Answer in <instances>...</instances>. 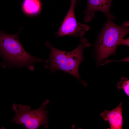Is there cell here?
Masks as SVG:
<instances>
[{"instance_id": "277c9868", "label": "cell", "mask_w": 129, "mask_h": 129, "mask_svg": "<svg viewBox=\"0 0 129 129\" xmlns=\"http://www.w3.org/2000/svg\"><path fill=\"white\" fill-rule=\"evenodd\" d=\"M49 102V100H46L39 108L33 110H31L28 105L14 103L12 111L16 114L11 122L20 124L27 129H37L41 125L46 129L49 123L47 117L48 112L47 110L46 105Z\"/></svg>"}, {"instance_id": "52a82bcc", "label": "cell", "mask_w": 129, "mask_h": 129, "mask_svg": "<svg viewBox=\"0 0 129 129\" xmlns=\"http://www.w3.org/2000/svg\"><path fill=\"white\" fill-rule=\"evenodd\" d=\"M122 104L121 102L118 106L112 110H105L101 113L100 115L103 119L105 121H108L109 123L110 128L108 129H123V109L121 108Z\"/></svg>"}, {"instance_id": "7a4b0ae2", "label": "cell", "mask_w": 129, "mask_h": 129, "mask_svg": "<svg viewBox=\"0 0 129 129\" xmlns=\"http://www.w3.org/2000/svg\"><path fill=\"white\" fill-rule=\"evenodd\" d=\"M19 32L9 34L0 30V55L4 62L2 66L25 67L33 71L34 64L45 60L32 56L25 51L18 39Z\"/></svg>"}, {"instance_id": "3957f363", "label": "cell", "mask_w": 129, "mask_h": 129, "mask_svg": "<svg viewBox=\"0 0 129 129\" xmlns=\"http://www.w3.org/2000/svg\"><path fill=\"white\" fill-rule=\"evenodd\" d=\"M107 21L98 40L97 52L98 63L112 54H115L117 46L121 40L129 32L128 27L117 25L112 19Z\"/></svg>"}, {"instance_id": "8992f818", "label": "cell", "mask_w": 129, "mask_h": 129, "mask_svg": "<svg viewBox=\"0 0 129 129\" xmlns=\"http://www.w3.org/2000/svg\"><path fill=\"white\" fill-rule=\"evenodd\" d=\"M87 5L84 14V21L90 22L94 17L95 11H99L104 13L107 18L114 19L115 17L110 11L112 0H87Z\"/></svg>"}, {"instance_id": "6da1fadb", "label": "cell", "mask_w": 129, "mask_h": 129, "mask_svg": "<svg viewBox=\"0 0 129 129\" xmlns=\"http://www.w3.org/2000/svg\"><path fill=\"white\" fill-rule=\"evenodd\" d=\"M45 44L46 47L50 48V51L49 59L45 60V68L53 73L59 70L67 73L76 78L84 86H86L87 84L79 77V67L84 59L83 55L84 49L90 46L86 38L81 37L78 46L69 52L59 50L48 42H46Z\"/></svg>"}, {"instance_id": "ba28073f", "label": "cell", "mask_w": 129, "mask_h": 129, "mask_svg": "<svg viewBox=\"0 0 129 129\" xmlns=\"http://www.w3.org/2000/svg\"><path fill=\"white\" fill-rule=\"evenodd\" d=\"M22 6L23 10L26 13L33 15L39 12L41 5L39 0H24Z\"/></svg>"}, {"instance_id": "9c48e42d", "label": "cell", "mask_w": 129, "mask_h": 129, "mask_svg": "<svg viewBox=\"0 0 129 129\" xmlns=\"http://www.w3.org/2000/svg\"><path fill=\"white\" fill-rule=\"evenodd\" d=\"M117 88L118 90L123 89L126 94L129 97V80L124 77H122L120 81L117 83Z\"/></svg>"}, {"instance_id": "30bf717a", "label": "cell", "mask_w": 129, "mask_h": 129, "mask_svg": "<svg viewBox=\"0 0 129 129\" xmlns=\"http://www.w3.org/2000/svg\"><path fill=\"white\" fill-rule=\"evenodd\" d=\"M119 44L122 45H125L127 46H129V38L125 39H122L120 41Z\"/></svg>"}, {"instance_id": "5b68a950", "label": "cell", "mask_w": 129, "mask_h": 129, "mask_svg": "<svg viewBox=\"0 0 129 129\" xmlns=\"http://www.w3.org/2000/svg\"><path fill=\"white\" fill-rule=\"evenodd\" d=\"M76 0H71L70 7L58 31L55 34L56 37L69 35L81 37L89 29L88 26L77 21L74 11Z\"/></svg>"}]
</instances>
